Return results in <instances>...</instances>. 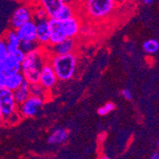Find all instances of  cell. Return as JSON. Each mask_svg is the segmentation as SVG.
Listing matches in <instances>:
<instances>
[{
  "label": "cell",
  "instance_id": "26",
  "mask_svg": "<svg viewBox=\"0 0 159 159\" xmlns=\"http://www.w3.org/2000/svg\"><path fill=\"white\" fill-rule=\"evenodd\" d=\"M10 54H11L14 58H16L17 61H19L21 64H22V62H23V60H24V58H25V55H26V53L20 49V48H18V49H16V50H14L13 52H9Z\"/></svg>",
  "mask_w": 159,
  "mask_h": 159
},
{
  "label": "cell",
  "instance_id": "13",
  "mask_svg": "<svg viewBox=\"0 0 159 159\" xmlns=\"http://www.w3.org/2000/svg\"><path fill=\"white\" fill-rule=\"evenodd\" d=\"M63 22V27L67 35V38H74L76 39V37L79 35L82 28V22L80 17L77 16H75Z\"/></svg>",
  "mask_w": 159,
  "mask_h": 159
},
{
  "label": "cell",
  "instance_id": "1",
  "mask_svg": "<svg viewBox=\"0 0 159 159\" xmlns=\"http://www.w3.org/2000/svg\"><path fill=\"white\" fill-rule=\"evenodd\" d=\"M75 6L81 8L83 16L87 19L101 23L114 16L119 4L115 0H84Z\"/></svg>",
  "mask_w": 159,
  "mask_h": 159
},
{
  "label": "cell",
  "instance_id": "32",
  "mask_svg": "<svg viewBox=\"0 0 159 159\" xmlns=\"http://www.w3.org/2000/svg\"><path fill=\"white\" fill-rule=\"evenodd\" d=\"M3 120V114H2V111H1V108H0V121Z\"/></svg>",
  "mask_w": 159,
  "mask_h": 159
},
{
  "label": "cell",
  "instance_id": "27",
  "mask_svg": "<svg viewBox=\"0 0 159 159\" xmlns=\"http://www.w3.org/2000/svg\"><path fill=\"white\" fill-rule=\"evenodd\" d=\"M121 95L126 99V100H132L133 98V94H132V92L129 91V89H124L121 91Z\"/></svg>",
  "mask_w": 159,
  "mask_h": 159
},
{
  "label": "cell",
  "instance_id": "12",
  "mask_svg": "<svg viewBox=\"0 0 159 159\" xmlns=\"http://www.w3.org/2000/svg\"><path fill=\"white\" fill-rule=\"evenodd\" d=\"M21 41H36V24L35 20H30L16 29Z\"/></svg>",
  "mask_w": 159,
  "mask_h": 159
},
{
  "label": "cell",
  "instance_id": "33",
  "mask_svg": "<svg viewBox=\"0 0 159 159\" xmlns=\"http://www.w3.org/2000/svg\"><path fill=\"white\" fill-rule=\"evenodd\" d=\"M82 1H84V0H74V3H75V4L76 2H77V3H81Z\"/></svg>",
  "mask_w": 159,
  "mask_h": 159
},
{
  "label": "cell",
  "instance_id": "36",
  "mask_svg": "<svg viewBox=\"0 0 159 159\" xmlns=\"http://www.w3.org/2000/svg\"><path fill=\"white\" fill-rule=\"evenodd\" d=\"M11 1H13V0H11Z\"/></svg>",
  "mask_w": 159,
  "mask_h": 159
},
{
  "label": "cell",
  "instance_id": "9",
  "mask_svg": "<svg viewBox=\"0 0 159 159\" xmlns=\"http://www.w3.org/2000/svg\"><path fill=\"white\" fill-rule=\"evenodd\" d=\"M36 24V41L38 45L47 48L50 45V24L49 18L35 20Z\"/></svg>",
  "mask_w": 159,
  "mask_h": 159
},
{
  "label": "cell",
  "instance_id": "4",
  "mask_svg": "<svg viewBox=\"0 0 159 159\" xmlns=\"http://www.w3.org/2000/svg\"><path fill=\"white\" fill-rule=\"evenodd\" d=\"M0 108L3 114V120L11 123H16L19 118L18 104L13 96V92L7 89L6 87L0 88Z\"/></svg>",
  "mask_w": 159,
  "mask_h": 159
},
{
  "label": "cell",
  "instance_id": "24",
  "mask_svg": "<svg viewBox=\"0 0 159 159\" xmlns=\"http://www.w3.org/2000/svg\"><path fill=\"white\" fill-rule=\"evenodd\" d=\"M8 55H9V50H8L7 42L4 36H1L0 37V61H3Z\"/></svg>",
  "mask_w": 159,
  "mask_h": 159
},
{
  "label": "cell",
  "instance_id": "10",
  "mask_svg": "<svg viewBox=\"0 0 159 159\" xmlns=\"http://www.w3.org/2000/svg\"><path fill=\"white\" fill-rule=\"evenodd\" d=\"M50 24V45L59 43L67 38L63 22L56 18H49Z\"/></svg>",
  "mask_w": 159,
  "mask_h": 159
},
{
  "label": "cell",
  "instance_id": "31",
  "mask_svg": "<svg viewBox=\"0 0 159 159\" xmlns=\"http://www.w3.org/2000/svg\"><path fill=\"white\" fill-rule=\"evenodd\" d=\"M154 1V0H143V2L145 4H151Z\"/></svg>",
  "mask_w": 159,
  "mask_h": 159
},
{
  "label": "cell",
  "instance_id": "29",
  "mask_svg": "<svg viewBox=\"0 0 159 159\" xmlns=\"http://www.w3.org/2000/svg\"><path fill=\"white\" fill-rule=\"evenodd\" d=\"M118 4H123V3H128V2H131L132 0H115Z\"/></svg>",
  "mask_w": 159,
  "mask_h": 159
},
{
  "label": "cell",
  "instance_id": "18",
  "mask_svg": "<svg viewBox=\"0 0 159 159\" xmlns=\"http://www.w3.org/2000/svg\"><path fill=\"white\" fill-rule=\"evenodd\" d=\"M77 14V8L75 3H66L64 7L61 9L59 13L57 14L56 19L61 21H65L70 17H73Z\"/></svg>",
  "mask_w": 159,
  "mask_h": 159
},
{
  "label": "cell",
  "instance_id": "34",
  "mask_svg": "<svg viewBox=\"0 0 159 159\" xmlns=\"http://www.w3.org/2000/svg\"><path fill=\"white\" fill-rule=\"evenodd\" d=\"M100 159H110V158H109L108 156H102Z\"/></svg>",
  "mask_w": 159,
  "mask_h": 159
},
{
  "label": "cell",
  "instance_id": "21",
  "mask_svg": "<svg viewBox=\"0 0 159 159\" xmlns=\"http://www.w3.org/2000/svg\"><path fill=\"white\" fill-rule=\"evenodd\" d=\"M143 51L148 54H154L159 51V42L156 39H148L143 43Z\"/></svg>",
  "mask_w": 159,
  "mask_h": 159
},
{
  "label": "cell",
  "instance_id": "19",
  "mask_svg": "<svg viewBox=\"0 0 159 159\" xmlns=\"http://www.w3.org/2000/svg\"><path fill=\"white\" fill-rule=\"evenodd\" d=\"M69 136V132L66 129L60 128V129H56L54 132L52 133V134L48 138V143L49 144H60L64 141L67 140Z\"/></svg>",
  "mask_w": 159,
  "mask_h": 159
},
{
  "label": "cell",
  "instance_id": "22",
  "mask_svg": "<svg viewBox=\"0 0 159 159\" xmlns=\"http://www.w3.org/2000/svg\"><path fill=\"white\" fill-rule=\"evenodd\" d=\"M38 47H39V45H38L37 41H21V44H20V49L25 53L33 52L35 49H37Z\"/></svg>",
  "mask_w": 159,
  "mask_h": 159
},
{
  "label": "cell",
  "instance_id": "17",
  "mask_svg": "<svg viewBox=\"0 0 159 159\" xmlns=\"http://www.w3.org/2000/svg\"><path fill=\"white\" fill-rule=\"evenodd\" d=\"M2 70L5 74L21 70V63L9 53V55L2 61Z\"/></svg>",
  "mask_w": 159,
  "mask_h": 159
},
{
  "label": "cell",
  "instance_id": "25",
  "mask_svg": "<svg viewBox=\"0 0 159 159\" xmlns=\"http://www.w3.org/2000/svg\"><path fill=\"white\" fill-rule=\"evenodd\" d=\"M114 109H115V105L112 102H107L106 104H104L103 106H101L97 110V113L99 115H101V116H104V115H107L108 113L112 111Z\"/></svg>",
  "mask_w": 159,
  "mask_h": 159
},
{
  "label": "cell",
  "instance_id": "23",
  "mask_svg": "<svg viewBox=\"0 0 159 159\" xmlns=\"http://www.w3.org/2000/svg\"><path fill=\"white\" fill-rule=\"evenodd\" d=\"M33 8V12H34V20H39V19H44V18H48L47 13L44 11V9L41 8L39 5L34 4Z\"/></svg>",
  "mask_w": 159,
  "mask_h": 159
},
{
  "label": "cell",
  "instance_id": "28",
  "mask_svg": "<svg viewBox=\"0 0 159 159\" xmlns=\"http://www.w3.org/2000/svg\"><path fill=\"white\" fill-rule=\"evenodd\" d=\"M6 80H7V74L0 71V88H3L6 86Z\"/></svg>",
  "mask_w": 159,
  "mask_h": 159
},
{
  "label": "cell",
  "instance_id": "8",
  "mask_svg": "<svg viewBox=\"0 0 159 159\" xmlns=\"http://www.w3.org/2000/svg\"><path fill=\"white\" fill-rule=\"evenodd\" d=\"M58 78L56 76L55 71L53 70L51 64L48 62L44 66H43L41 71H40V76H39V84L44 87L48 91H52L54 87L56 86L57 82H58Z\"/></svg>",
  "mask_w": 159,
  "mask_h": 159
},
{
  "label": "cell",
  "instance_id": "5",
  "mask_svg": "<svg viewBox=\"0 0 159 159\" xmlns=\"http://www.w3.org/2000/svg\"><path fill=\"white\" fill-rule=\"evenodd\" d=\"M33 19H34V12H33L32 6L22 4L13 11L10 18V27L11 29L16 30L21 25Z\"/></svg>",
  "mask_w": 159,
  "mask_h": 159
},
{
  "label": "cell",
  "instance_id": "20",
  "mask_svg": "<svg viewBox=\"0 0 159 159\" xmlns=\"http://www.w3.org/2000/svg\"><path fill=\"white\" fill-rule=\"evenodd\" d=\"M30 90H31V95L40 97V98L44 99V100L47 99V97L49 95V93H50V91L45 89L44 87L41 86L39 83L30 85Z\"/></svg>",
  "mask_w": 159,
  "mask_h": 159
},
{
  "label": "cell",
  "instance_id": "14",
  "mask_svg": "<svg viewBox=\"0 0 159 159\" xmlns=\"http://www.w3.org/2000/svg\"><path fill=\"white\" fill-rule=\"evenodd\" d=\"M25 82V77L21 70L19 71H13V73L7 74V80H6V88L14 91L16 90L18 87H20Z\"/></svg>",
  "mask_w": 159,
  "mask_h": 159
},
{
  "label": "cell",
  "instance_id": "6",
  "mask_svg": "<svg viewBox=\"0 0 159 159\" xmlns=\"http://www.w3.org/2000/svg\"><path fill=\"white\" fill-rule=\"evenodd\" d=\"M45 100L37 96L31 95L22 104L18 106V112L21 116L33 117L44 105Z\"/></svg>",
  "mask_w": 159,
  "mask_h": 159
},
{
  "label": "cell",
  "instance_id": "30",
  "mask_svg": "<svg viewBox=\"0 0 159 159\" xmlns=\"http://www.w3.org/2000/svg\"><path fill=\"white\" fill-rule=\"evenodd\" d=\"M150 159H159V153H158V152L153 153V154L151 156V158H150Z\"/></svg>",
  "mask_w": 159,
  "mask_h": 159
},
{
  "label": "cell",
  "instance_id": "11",
  "mask_svg": "<svg viewBox=\"0 0 159 159\" xmlns=\"http://www.w3.org/2000/svg\"><path fill=\"white\" fill-rule=\"evenodd\" d=\"M34 2L44 9L48 18H56L57 14L66 4L65 0H34Z\"/></svg>",
  "mask_w": 159,
  "mask_h": 159
},
{
  "label": "cell",
  "instance_id": "35",
  "mask_svg": "<svg viewBox=\"0 0 159 159\" xmlns=\"http://www.w3.org/2000/svg\"><path fill=\"white\" fill-rule=\"evenodd\" d=\"M157 143H158V145H159V139H158V142Z\"/></svg>",
  "mask_w": 159,
  "mask_h": 159
},
{
  "label": "cell",
  "instance_id": "15",
  "mask_svg": "<svg viewBox=\"0 0 159 159\" xmlns=\"http://www.w3.org/2000/svg\"><path fill=\"white\" fill-rule=\"evenodd\" d=\"M3 36H4V38H5L6 42H7L9 52H13L14 50L20 48L21 40H20L18 34H16V30H13V29L7 30L5 32V34H3Z\"/></svg>",
  "mask_w": 159,
  "mask_h": 159
},
{
  "label": "cell",
  "instance_id": "7",
  "mask_svg": "<svg viewBox=\"0 0 159 159\" xmlns=\"http://www.w3.org/2000/svg\"><path fill=\"white\" fill-rule=\"evenodd\" d=\"M49 55H64L71 52H75L76 41L74 38H66L59 43L49 45L46 48Z\"/></svg>",
  "mask_w": 159,
  "mask_h": 159
},
{
  "label": "cell",
  "instance_id": "16",
  "mask_svg": "<svg viewBox=\"0 0 159 159\" xmlns=\"http://www.w3.org/2000/svg\"><path fill=\"white\" fill-rule=\"evenodd\" d=\"M13 96L16 101V103L18 104V106L20 104H22L25 100H27L29 97L31 96L30 84L25 81L20 87H18L16 90L13 91Z\"/></svg>",
  "mask_w": 159,
  "mask_h": 159
},
{
  "label": "cell",
  "instance_id": "2",
  "mask_svg": "<svg viewBox=\"0 0 159 159\" xmlns=\"http://www.w3.org/2000/svg\"><path fill=\"white\" fill-rule=\"evenodd\" d=\"M49 53L46 48L38 47L33 52L26 53L21 64V73L25 77V81L30 85L39 82L40 71L46 63L49 62Z\"/></svg>",
  "mask_w": 159,
  "mask_h": 159
},
{
  "label": "cell",
  "instance_id": "3",
  "mask_svg": "<svg viewBox=\"0 0 159 159\" xmlns=\"http://www.w3.org/2000/svg\"><path fill=\"white\" fill-rule=\"evenodd\" d=\"M49 63L55 71L59 81H69L75 75L78 56L75 52L64 55H50Z\"/></svg>",
  "mask_w": 159,
  "mask_h": 159
}]
</instances>
